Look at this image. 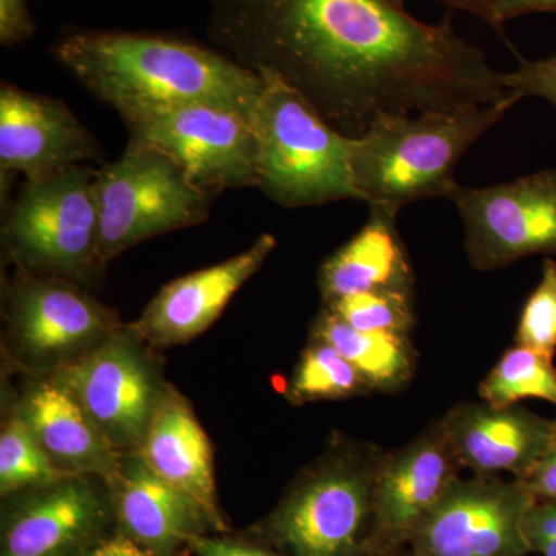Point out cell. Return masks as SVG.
<instances>
[{
	"instance_id": "26",
	"label": "cell",
	"mask_w": 556,
	"mask_h": 556,
	"mask_svg": "<svg viewBox=\"0 0 556 556\" xmlns=\"http://www.w3.org/2000/svg\"><path fill=\"white\" fill-rule=\"evenodd\" d=\"M416 292L368 291L325 303L340 320L358 331L409 334L416 324Z\"/></svg>"
},
{
	"instance_id": "22",
	"label": "cell",
	"mask_w": 556,
	"mask_h": 556,
	"mask_svg": "<svg viewBox=\"0 0 556 556\" xmlns=\"http://www.w3.org/2000/svg\"><path fill=\"white\" fill-rule=\"evenodd\" d=\"M313 338L334 346L371 391L397 393L415 375L417 353L409 334L358 331L324 308L314 325Z\"/></svg>"
},
{
	"instance_id": "18",
	"label": "cell",
	"mask_w": 556,
	"mask_h": 556,
	"mask_svg": "<svg viewBox=\"0 0 556 556\" xmlns=\"http://www.w3.org/2000/svg\"><path fill=\"white\" fill-rule=\"evenodd\" d=\"M141 444L146 466L192 497L203 508L212 529L225 532L215 490L211 442L188 402L172 390L161 394Z\"/></svg>"
},
{
	"instance_id": "17",
	"label": "cell",
	"mask_w": 556,
	"mask_h": 556,
	"mask_svg": "<svg viewBox=\"0 0 556 556\" xmlns=\"http://www.w3.org/2000/svg\"><path fill=\"white\" fill-rule=\"evenodd\" d=\"M11 328L33 357L65 356L109 338L112 314L90 295L58 277L22 274L11 292Z\"/></svg>"
},
{
	"instance_id": "6",
	"label": "cell",
	"mask_w": 556,
	"mask_h": 556,
	"mask_svg": "<svg viewBox=\"0 0 556 556\" xmlns=\"http://www.w3.org/2000/svg\"><path fill=\"white\" fill-rule=\"evenodd\" d=\"M97 175L84 164L25 178L2 223L3 244L25 270L84 280L104 268Z\"/></svg>"
},
{
	"instance_id": "36",
	"label": "cell",
	"mask_w": 556,
	"mask_h": 556,
	"mask_svg": "<svg viewBox=\"0 0 556 556\" xmlns=\"http://www.w3.org/2000/svg\"><path fill=\"white\" fill-rule=\"evenodd\" d=\"M390 556H427V555L417 554V552L413 551L412 547L405 546V547L399 548V551L394 552V554H391Z\"/></svg>"
},
{
	"instance_id": "1",
	"label": "cell",
	"mask_w": 556,
	"mask_h": 556,
	"mask_svg": "<svg viewBox=\"0 0 556 556\" xmlns=\"http://www.w3.org/2000/svg\"><path fill=\"white\" fill-rule=\"evenodd\" d=\"M207 35L350 138L394 116L517 98L448 20L417 21L397 0H212Z\"/></svg>"
},
{
	"instance_id": "3",
	"label": "cell",
	"mask_w": 556,
	"mask_h": 556,
	"mask_svg": "<svg viewBox=\"0 0 556 556\" xmlns=\"http://www.w3.org/2000/svg\"><path fill=\"white\" fill-rule=\"evenodd\" d=\"M518 98L489 105L428 110L375 124L353 141L354 182L368 207L401 212L426 199H447L455 167Z\"/></svg>"
},
{
	"instance_id": "9",
	"label": "cell",
	"mask_w": 556,
	"mask_h": 556,
	"mask_svg": "<svg viewBox=\"0 0 556 556\" xmlns=\"http://www.w3.org/2000/svg\"><path fill=\"white\" fill-rule=\"evenodd\" d=\"M447 199L463 218L475 269L490 273L529 255L556 254V170L485 188L457 182Z\"/></svg>"
},
{
	"instance_id": "30",
	"label": "cell",
	"mask_w": 556,
	"mask_h": 556,
	"mask_svg": "<svg viewBox=\"0 0 556 556\" xmlns=\"http://www.w3.org/2000/svg\"><path fill=\"white\" fill-rule=\"evenodd\" d=\"M35 33L27 0H0V40L11 47L24 42Z\"/></svg>"
},
{
	"instance_id": "32",
	"label": "cell",
	"mask_w": 556,
	"mask_h": 556,
	"mask_svg": "<svg viewBox=\"0 0 556 556\" xmlns=\"http://www.w3.org/2000/svg\"><path fill=\"white\" fill-rule=\"evenodd\" d=\"M522 482L538 500H556V434L546 455Z\"/></svg>"
},
{
	"instance_id": "16",
	"label": "cell",
	"mask_w": 556,
	"mask_h": 556,
	"mask_svg": "<svg viewBox=\"0 0 556 556\" xmlns=\"http://www.w3.org/2000/svg\"><path fill=\"white\" fill-rule=\"evenodd\" d=\"M276 244L270 233H263L236 257L170 281L149 303L134 327L135 332L153 345L164 346L197 338L217 320L249 278L257 274Z\"/></svg>"
},
{
	"instance_id": "29",
	"label": "cell",
	"mask_w": 556,
	"mask_h": 556,
	"mask_svg": "<svg viewBox=\"0 0 556 556\" xmlns=\"http://www.w3.org/2000/svg\"><path fill=\"white\" fill-rule=\"evenodd\" d=\"M526 536L532 552L556 556V500H538L526 519Z\"/></svg>"
},
{
	"instance_id": "25",
	"label": "cell",
	"mask_w": 556,
	"mask_h": 556,
	"mask_svg": "<svg viewBox=\"0 0 556 556\" xmlns=\"http://www.w3.org/2000/svg\"><path fill=\"white\" fill-rule=\"evenodd\" d=\"M47 455L22 417L11 420L0 437V490L7 496L27 486H43L72 477Z\"/></svg>"
},
{
	"instance_id": "12",
	"label": "cell",
	"mask_w": 556,
	"mask_h": 556,
	"mask_svg": "<svg viewBox=\"0 0 556 556\" xmlns=\"http://www.w3.org/2000/svg\"><path fill=\"white\" fill-rule=\"evenodd\" d=\"M54 379L72 391L113 447L142 442L160 396L129 338L109 336L86 357L64 365Z\"/></svg>"
},
{
	"instance_id": "20",
	"label": "cell",
	"mask_w": 556,
	"mask_h": 556,
	"mask_svg": "<svg viewBox=\"0 0 556 556\" xmlns=\"http://www.w3.org/2000/svg\"><path fill=\"white\" fill-rule=\"evenodd\" d=\"M318 287L325 303L358 292H416L415 270L399 236L397 212L369 207L367 223L321 265Z\"/></svg>"
},
{
	"instance_id": "14",
	"label": "cell",
	"mask_w": 556,
	"mask_h": 556,
	"mask_svg": "<svg viewBox=\"0 0 556 556\" xmlns=\"http://www.w3.org/2000/svg\"><path fill=\"white\" fill-rule=\"evenodd\" d=\"M108 518V501L80 475L38 486L3 521L2 556H83Z\"/></svg>"
},
{
	"instance_id": "10",
	"label": "cell",
	"mask_w": 556,
	"mask_h": 556,
	"mask_svg": "<svg viewBox=\"0 0 556 556\" xmlns=\"http://www.w3.org/2000/svg\"><path fill=\"white\" fill-rule=\"evenodd\" d=\"M536 501L519 479L456 478L408 547L427 556H526V519Z\"/></svg>"
},
{
	"instance_id": "21",
	"label": "cell",
	"mask_w": 556,
	"mask_h": 556,
	"mask_svg": "<svg viewBox=\"0 0 556 556\" xmlns=\"http://www.w3.org/2000/svg\"><path fill=\"white\" fill-rule=\"evenodd\" d=\"M21 417L54 464L75 475L98 473L110 482L118 475L112 442L56 379L28 391Z\"/></svg>"
},
{
	"instance_id": "11",
	"label": "cell",
	"mask_w": 556,
	"mask_h": 556,
	"mask_svg": "<svg viewBox=\"0 0 556 556\" xmlns=\"http://www.w3.org/2000/svg\"><path fill=\"white\" fill-rule=\"evenodd\" d=\"M463 470L441 419L380 464L375 490L371 556L408 546Z\"/></svg>"
},
{
	"instance_id": "19",
	"label": "cell",
	"mask_w": 556,
	"mask_h": 556,
	"mask_svg": "<svg viewBox=\"0 0 556 556\" xmlns=\"http://www.w3.org/2000/svg\"><path fill=\"white\" fill-rule=\"evenodd\" d=\"M112 482L124 533L152 556H172L179 544L212 527L203 508L156 477L142 457L121 467Z\"/></svg>"
},
{
	"instance_id": "23",
	"label": "cell",
	"mask_w": 556,
	"mask_h": 556,
	"mask_svg": "<svg viewBox=\"0 0 556 556\" xmlns=\"http://www.w3.org/2000/svg\"><path fill=\"white\" fill-rule=\"evenodd\" d=\"M478 391L485 404L496 408L510 407L525 399H540L556 405L554 357L515 345L485 376Z\"/></svg>"
},
{
	"instance_id": "2",
	"label": "cell",
	"mask_w": 556,
	"mask_h": 556,
	"mask_svg": "<svg viewBox=\"0 0 556 556\" xmlns=\"http://www.w3.org/2000/svg\"><path fill=\"white\" fill-rule=\"evenodd\" d=\"M54 58L121 118L172 105H226L251 115L262 76L225 53L156 33L83 30L54 46Z\"/></svg>"
},
{
	"instance_id": "13",
	"label": "cell",
	"mask_w": 556,
	"mask_h": 556,
	"mask_svg": "<svg viewBox=\"0 0 556 556\" xmlns=\"http://www.w3.org/2000/svg\"><path fill=\"white\" fill-rule=\"evenodd\" d=\"M102 160L93 135L54 98L0 87V174L39 177Z\"/></svg>"
},
{
	"instance_id": "34",
	"label": "cell",
	"mask_w": 556,
	"mask_h": 556,
	"mask_svg": "<svg viewBox=\"0 0 556 556\" xmlns=\"http://www.w3.org/2000/svg\"><path fill=\"white\" fill-rule=\"evenodd\" d=\"M83 556H152L126 533L101 541Z\"/></svg>"
},
{
	"instance_id": "15",
	"label": "cell",
	"mask_w": 556,
	"mask_h": 556,
	"mask_svg": "<svg viewBox=\"0 0 556 556\" xmlns=\"http://www.w3.org/2000/svg\"><path fill=\"white\" fill-rule=\"evenodd\" d=\"M441 422L460 466L477 477L510 473L522 481L546 455L556 434V420L519 404L496 408L485 402H464L450 408Z\"/></svg>"
},
{
	"instance_id": "7",
	"label": "cell",
	"mask_w": 556,
	"mask_h": 556,
	"mask_svg": "<svg viewBox=\"0 0 556 556\" xmlns=\"http://www.w3.org/2000/svg\"><path fill=\"white\" fill-rule=\"evenodd\" d=\"M102 265L141 241L206 222L211 197L159 149L131 141L97 175Z\"/></svg>"
},
{
	"instance_id": "24",
	"label": "cell",
	"mask_w": 556,
	"mask_h": 556,
	"mask_svg": "<svg viewBox=\"0 0 556 556\" xmlns=\"http://www.w3.org/2000/svg\"><path fill=\"white\" fill-rule=\"evenodd\" d=\"M371 393L356 368L334 346L313 338L303 353L289 396L298 402L348 399Z\"/></svg>"
},
{
	"instance_id": "27",
	"label": "cell",
	"mask_w": 556,
	"mask_h": 556,
	"mask_svg": "<svg viewBox=\"0 0 556 556\" xmlns=\"http://www.w3.org/2000/svg\"><path fill=\"white\" fill-rule=\"evenodd\" d=\"M515 345L540 351L548 357L556 354V262L547 258L540 283L522 306L515 334Z\"/></svg>"
},
{
	"instance_id": "28",
	"label": "cell",
	"mask_w": 556,
	"mask_h": 556,
	"mask_svg": "<svg viewBox=\"0 0 556 556\" xmlns=\"http://www.w3.org/2000/svg\"><path fill=\"white\" fill-rule=\"evenodd\" d=\"M504 80L518 100L541 98L556 105V54L546 60L525 61L515 72L504 73Z\"/></svg>"
},
{
	"instance_id": "35",
	"label": "cell",
	"mask_w": 556,
	"mask_h": 556,
	"mask_svg": "<svg viewBox=\"0 0 556 556\" xmlns=\"http://www.w3.org/2000/svg\"><path fill=\"white\" fill-rule=\"evenodd\" d=\"M397 2L404 3V0H397ZM438 2L445 3V5L452 7L455 10L467 11V13L484 21L497 35H503L504 27L497 21L492 0H438Z\"/></svg>"
},
{
	"instance_id": "5",
	"label": "cell",
	"mask_w": 556,
	"mask_h": 556,
	"mask_svg": "<svg viewBox=\"0 0 556 556\" xmlns=\"http://www.w3.org/2000/svg\"><path fill=\"white\" fill-rule=\"evenodd\" d=\"M386 452L343 442L306 471L263 527L281 556H371L376 478Z\"/></svg>"
},
{
	"instance_id": "8",
	"label": "cell",
	"mask_w": 556,
	"mask_h": 556,
	"mask_svg": "<svg viewBox=\"0 0 556 556\" xmlns=\"http://www.w3.org/2000/svg\"><path fill=\"white\" fill-rule=\"evenodd\" d=\"M121 119L131 141L169 156L211 199L225 190L257 188L258 146L249 113L193 102Z\"/></svg>"
},
{
	"instance_id": "4",
	"label": "cell",
	"mask_w": 556,
	"mask_h": 556,
	"mask_svg": "<svg viewBox=\"0 0 556 556\" xmlns=\"http://www.w3.org/2000/svg\"><path fill=\"white\" fill-rule=\"evenodd\" d=\"M263 89L251 113L258 146V185L288 208L358 200L353 141L273 75H260Z\"/></svg>"
},
{
	"instance_id": "33",
	"label": "cell",
	"mask_w": 556,
	"mask_h": 556,
	"mask_svg": "<svg viewBox=\"0 0 556 556\" xmlns=\"http://www.w3.org/2000/svg\"><path fill=\"white\" fill-rule=\"evenodd\" d=\"M500 24L529 13H554L556 0H492Z\"/></svg>"
},
{
	"instance_id": "31",
	"label": "cell",
	"mask_w": 556,
	"mask_h": 556,
	"mask_svg": "<svg viewBox=\"0 0 556 556\" xmlns=\"http://www.w3.org/2000/svg\"><path fill=\"white\" fill-rule=\"evenodd\" d=\"M188 546L199 556H278L254 544L206 535L190 538Z\"/></svg>"
}]
</instances>
